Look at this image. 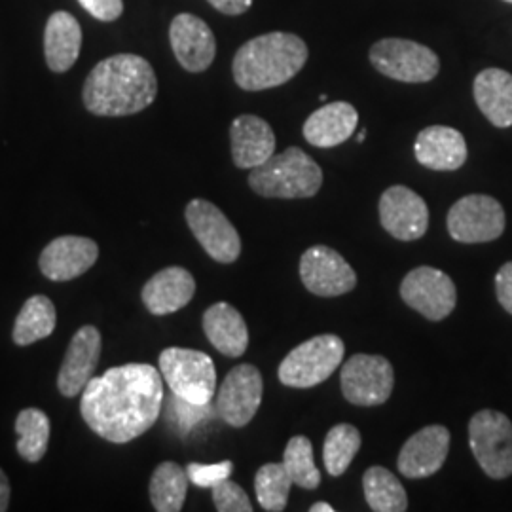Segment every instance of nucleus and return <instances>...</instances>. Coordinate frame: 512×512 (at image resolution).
<instances>
[{
  "instance_id": "1",
  "label": "nucleus",
  "mask_w": 512,
  "mask_h": 512,
  "mask_svg": "<svg viewBox=\"0 0 512 512\" xmlns=\"http://www.w3.org/2000/svg\"><path fill=\"white\" fill-rule=\"evenodd\" d=\"M164 406L162 372L152 365L129 363L93 376L82 391L80 412L101 439L126 444L158 421Z\"/></svg>"
},
{
  "instance_id": "2",
  "label": "nucleus",
  "mask_w": 512,
  "mask_h": 512,
  "mask_svg": "<svg viewBox=\"0 0 512 512\" xmlns=\"http://www.w3.org/2000/svg\"><path fill=\"white\" fill-rule=\"evenodd\" d=\"M158 95V78L145 57L118 54L95 65L84 84V105L97 116H129Z\"/></svg>"
},
{
  "instance_id": "3",
  "label": "nucleus",
  "mask_w": 512,
  "mask_h": 512,
  "mask_svg": "<svg viewBox=\"0 0 512 512\" xmlns=\"http://www.w3.org/2000/svg\"><path fill=\"white\" fill-rule=\"evenodd\" d=\"M308 46L293 33L274 31L245 42L234 57V80L245 92H262L287 84L308 61Z\"/></svg>"
},
{
  "instance_id": "4",
  "label": "nucleus",
  "mask_w": 512,
  "mask_h": 512,
  "mask_svg": "<svg viewBox=\"0 0 512 512\" xmlns=\"http://www.w3.org/2000/svg\"><path fill=\"white\" fill-rule=\"evenodd\" d=\"M249 186L262 198H313L323 186V169L302 148L291 147L251 169Z\"/></svg>"
},
{
  "instance_id": "5",
  "label": "nucleus",
  "mask_w": 512,
  "mask_h": 512,
  "mask_svg": "<svg viewBox=\"0 0 512 512\" xmlns=\"http://www.w3.org/2000/svg\"><path fill=\"white\" fill-rule=\"evenodd\" d=\"M346 346L336 334L313 336L294 348L279 365V382L287 387L308 389L323 384L344 361Z\"/></svg>"
},
{
  "instance_id": "6",
  "label": "nucleus",
  "mask_w": 512,
  "mask_h": 512,
  "mask_svg": "<svg viewBox=\"0 0 512 512\" xmlns=\"http://www.w3.org/2000/svg\"><path fill=\"white\" fill-rule=\"evenodd\" d=\"M160 372L173 395L194 404L211 403L217 389L213 359L196 349L167 348L160 355Z\"/></svg>"
},
{
  "instance_id": "7",
  "label": "nucleus",
  "mask_w": 512,
  "mask_h": 512,
  "mask_svg": "<svg viewBox=\"0 0 512 512\" xmlns=\"http://www.w3.org/2000/svg\"><path fill=\"white\" fill-rule=\"evenodd\" d=\"M370 63L380 74L406 84H425L440 71L439 55L420 42L382 38L370 48Z\"/></svg>"
},
{
  "instance_id": "8",
  "label": "nucleus",
  "mask_w": 512,
  "mask_h": 512,
  "mask_svg": "<svg viewBox=\"0 0 512 512\" xmlns=\"http://www.w3.org/2000/svg\"><path fill=\"white\" fill-rule=\"evenodd\" d=\"M469 446L480 469L503 480L512 475V421L497 410H480L469 421Z\"/></svg>"
},
{
  "instance_id": "9",
  "label": "nucleus",
  "mask_w": 512,
  "mask_h": 512,
  "mask_svg": "<svg viewBox=\"0 0 512 512\" xmlns=\"http://www.w3.org/2000/svg\"><path fill=\"white\" fill-rule=\"evenodd\" d=\"M340 384L346 401L355 406L387 403L395 385V370L382 355L357 353L342 366Z\"/></svg>"
},
{
  "instance_id": "10",
  "label": "nucleus",
  "mask_w": 512,
  "mask_h": 512,
  "mask_svg": "<svg viewBox=\"0 0 512 512\" xmlns=\"http://www.w3.org/2000/svg\"><path fill=\"white\" fill-rule=\"evenodd\" d=\"M446 224L452 239L459 243H488L501 238L507 219L495 198L471 194L452 205Z\"/></svg>"
},
{
  "instance_id": "11",
  "label": "nucleus",
  "mask_w": 512,
  "mask_h": 512,
  "mask_svg": "<svg viewBox=\"0 0 512 512\" xmlns=\"http://www.w3.org/2000/svg\"><path fill=\"white\" fill-rule=\"evenodd\" d=\"M186 222L205 253L220 264H232L241 255V238L234 224L217 205L207 200H192L184 211Z\"/></svg>"
},
{
  "instance_id": "12",
  "label": "nucleus",
  "mask_w": 512,
  "mask_h": 512,
  "mask_svg": "<svg viewBox=\"0 0 512 512\" xmlns=\"http://www.w3.org/2000/svg\"><path fill=\"white\" fill-rule=\"evenodd\" d=\"M401 298L425 319L442 321L456 308L458 291L450 275L431 266H420L404 277Z\"/></svg>"
},
{
  "instance_id": "13",
  "label": "nucleus",
  "mask_w": 512,
  "mask_h": 512,
  "mask_svg": "<svg viewBox=\"0 0 512 512\" xmlns=\"http://www.w3.org/2000/svg\"><path fill=\"white\" fill-rule=\"evenodd\" d=\"M264 382L260 370L253 365L234 366L220 385L215 410L230 427L249 425L262 404Z\"/></svg>"
},
{
  "instance_id": "14",
  "label": "nucleus",
  "mask_w": 512,
  "mask_h": 512,
  "mask_svg": "<svg viewBox=\"0 0 512 512\" xmlns=\"http://www.w3.org/2000/svg\"><path fill=\"white\" fill-rule=\"evenodd\" d=\"M300 279L310 293L332 298L351 293L357 274L346 258L327 245L310 247L300 258Z\"/></svg>"
},
{
  "instance_id": "15",
  "label": "nucleus",
  "mask_w": 512,
  "mask_h": 512,
  "mask_svg": "<svg viewBox=\"0 0 512 512\" xmlns=\"http://www.w3.org/2000/svg\"><path fill=\"white\" fill-rule=\"evenodd\" d=\"M378 209L385 232L399 241L423 238L429 228L427 203L420 194L403 184L389 186L380 198Z\"/></svg>"
},
{
  "instance_id": "16",
  "label": "nucleus",
  "mask_w": 512,
  "mask_h": 512,
  "mask_svg": "<svg viewBox=\"0 0 512 512\" xmlns=\"http://www.w3.org/2000/svg\"><path fill=\"white\" fill-rule=\"evenodd\" d=\"M169 40L177 61L188 73H203L213 65L217 40L211 27L198 16H175L169 27Z\"/></svg>"
},
{
  "instance_id": "17",
  "label": "nucleus",
  "mask_w": 512,
  "mask_h": 512,
  "mask_svg": "<svg viewBox=\"0 0 512 512\" xmlns=\"http://www.w3.org/2000/svg\"><path fill=\"white\" fill-rule=\"evenodd\" d=\"M103 340L101 332L93 325H86L74 334L63 365L57 374L59 393L67 399H73L84 391V387L93 378V372L101 359Z\"/></svg>"
},
{
  "instance_id": "18",
  "label": "nucleus",
  "mask_w": 512,
  "mask_h": 512,
  "mask_svg": "<svg viewBox=\"0 0 512 512\" xmlns=\"http://www.w3.org/2000/svg\"><path fill=\"white\" fill-rule=\"evenodd\" d=\"M450 452V431L444 425H427L404 442L397 469L406 478L437 475Z\"/></svg>"
},
{
  "instance_id": "19",
  "label": "nucleus",
  "mask_w": 512,
  "mask_h": 512,
  "mask_svg": "<svg viewBox=\"0 0 512 512\" xmlns=\"http://www.w3.org/2000/svg\"><path fill=\"white\" fill-rule=\"evenodd\" d=\"M97 258L99 247L93 239L61 236L44 247L38 266L44 277L52 281H71L93 268Z\"/></svg>"
},
{
  "instance_id": "20",
  "label": "nucleus",
  "mask_w": 512,
  "mask_h": 512,
  "mask_svg": "<svg viewBox=\"0 0 512 512\" xmlns=\"http://www.w3.org/2000/svg\"><path fill=\"white\" fill-rule=\"evenodd\" d=\"M232 158L239 169H255L275 154L272 126L255 114H241L230 128Z\"/></svg>"
},
{
  "instance_id": "21",
  "label": "nucleus",
  "mask_w": 512,
  "mask_h": 512,
  "mask_svg": "<svg viewBox=\"0 0 512 512\" xmlns=\"http://www.w3.org/2000/svg\"><path fill=\"white\" fill-rule=\"evenodd\" d=\"M194 294V275L181 266H169L148 279L141 298L152 315H169L188 306Z\"/></svg>"
},
{
  "instance_id": "22",
  "label": "nucleus",
  "mask_w": 512,
  "mask_h": 512,
  "mask_svg": "<svg viewBox=\"0 0 512 512\" xmlns=\"http://www.w3.org/2000/svg\"><path fill=\"white\" fill-rule=\"evenodd\" d=\"M416 160L433 171H456L467 162V141L458 129L429 126L421 129L414 145Z\"/></svg>"
},
{
  "instance_id": "23",
  "label": "nucleus",
  "mask_w": 512,
  "mask_h": 512,
  "mask_svg": "<svg viewBox=\"0 0 512 512\" xmlns=\"http://www.w3.org/2000/svg\"><path fill=\"white\" fill-rule=\"evenodd\" d=\"M359 124V112L346 101L327 103L304 122L302 133L311 147L332 148L351 139Z\"/></svg>"
},
{
  "instance_id": "24",
  "label": "nucleus",
  "mask_w": 512,
  "mask_h": 512,
  "mask_svg": "<svg viewBox=\"0 0 512 512\" xmlns=\"http://www.w3.org/2000/svg\"><path fill=\"white\" fill-rule=\"evenodd\" d=\"M203 330L207 340L226 357H241L249 348V329L234 306L219 302L203 313Z\"/></svg>"
},
{
  "instance_id": "25",
  "label": "nucleus",
  "mask_w": 512,
  "mask_h": 512,
  "mask_svg": "<svg viewBox=\"0 0 512 512\" xmlns=\"http://www.w3.org/2000/svg\"><path fill=\"white\" fill-rule=\"evenodd\" d=\"M82 48L80 23L69 12H55L46 23L44 55L54 73H67Z\"/></svg>"
},
{
  "instance_id": "26",
  "label": "nucleus",
  "mask_w": 512,
  "mask_h": 512,
  "mask_svg": "<svg viewBox=\"0 0 512 512\" xmlns=\"http://www.w3.org/2000/svg\"><path fill=\"white\" fill-rule=\"evenodd\" d=\"M476 105L495 128L512 126V74L503 69H486L473 84Z\"/></svg>"
},
{
  "instance_id": "27",
  "label": "nucleus",
  "mask_w": 512,
  "mask_h": 512,
  "mask_svg": "<svg viewBox=\"0 0 512 512\" xmlns=\"http://www.w3.org/2000/svg\"><path fill=\"white\" fill-rule=\"evenodd\" d=\"M57 325V313L54 302L44 296L35 294L31 296L16 317L12 338L18 346H31L38 340L48 338Z\"/></svg>"
},
{
  "instance_id": "28",
  "label": "nucleus",
  "mask_w": 512,
  "mask_h": 512,
  "mask_svg": "<svg viewBox=\"0 0 512 512\" xmlns=\"http://www.w3.org/2000/svg\"><path fill=\"white\" fill-rule=\"evenodd\" d=\"M366 503L376 512H404L408 495L401 480L385 467H370L363 475Z\"/></svg>"
},
{
  "instance_id": "29",
  "label": "nucleus",
  "mask_w": 512,
  "mask_h": 512,
  "mask_svg": "<svg viewBox=\"0 0 512 512\" xmlns=\"http://www.w3.org/2000/svg\"><path fill=\"white\" fill-rule=\"evenodd\" d=\"M188 475L175 461H164L150 478V501L158 512L183 511Z\"/></svg>"
},
{
  "instance_id": "30",
  "label": "nucleus",
  "mask_w": 512,
  "mask_h": 512,
  "mask_svg": "<svg viewBox=\"0 0 512 512\" xmlns=\"http://www.w3.org/2000/svg\"><path fill=\"white\" fill-rule=\"evenodd\" d=\"M18 454L29 463H37L46 456L50 442V420L38 408H25L16 420Z\"/></svg>"
},
{
  "instance_id": "31",
  "label": "nucleus",
  "mask_w": 512,
  "mask_h": 512,
  "mask_svg": "<svg viewBox=\"0 0 512 512\" xmlns=\"http://www.w3.org/2000/svg\"><path fill=\"white\" fill-rule=\"evenodd\" d=\"M361 450V433L351 423H338L330 429L323 446V461L329 475L342 476Z\"/></svg>"
},
{
  "instance_id": "32",
  "label": "nucleus",
  "mask_w": 512,
  "mask_h": 512,
  "mask_svg": "<svg viewBox=\"0 0 512 512\" xmlns=\"http://www.w3.org/2000/svg\"><path fill=\"white\" fill-rule=\"evenodd\" d=\"M291 476L283 463H266L255 476L256 499L260 507L268 512L285 511L291 494Z\"/></svg>"
},
{
  "instance_id": "33",
  "label": "nucleus",
  "mask_w": 512,
  "mask_h": 512,
  "mask_svg": "<svg viewBox=\"0 0 512 512\" xmlns=\"http://www.w3.org/2000/svg\"><path fill=\"white\" fill-rule=\"evenodd\" d=\"M283 467L291 476L293 484L304 490H315L321 484V473L313 459V444L308 437L296 435L287 442L283 454Z\"/></svg>"
},
{
  "instance_id": "34",
  "label": "nucleus",
  "mask_w": 512,
  "mask_h": 512,
  "mask_svg": "<svg viewBox=\"0 0 512 512\" xmlns=\"http://www.w3.org/2000/svg\"><path fill=\"white\" fill-rule=\"evenodd\" d=\"M211 414H213L211 403H188L177 395H173V399L169 401V406H167V420L171 421V425L175 429H179L183 435L184 433H190L196 425H200L202 421L207 420Z\"/></svg>"
},
{
  "instance_id": "35",
  "label": "nucleus",
  "mask_w": 512,
  "mask_h": 512,
  "mask_svg": "<svg viewBox=\"0 0 512 512\" xmlns=\"http://www.w3.org/2000/svg\"><path fill=\"white\" fill-rule=\"evenodd\" d=\"M213 490V503L219 512H251L253 505L245 490L230 478L222 480Z\"/></svg>"
},
{
  "instance_id": "36",
  "label": "nucleus",
  "mask_w": 512,
  "mask_h": 512,
  "mask_svg": "<svg viewBox=\"0 0 512 512\" xmlns=\"http://www.w3.org/2000/svg\"><path fill=\"white\" fill-rule=\"evenodd\" d=\"M234 471V463L232 461H220L213 465H202V463H190L186 467V475L192 484H196L198 488H213L222 480L230 478Z\"/></svg>"
},
{
  "instance_id": "37",
  "label": "nucleus",
  "mask_w": 512,
  "mask_h": 512,
  "mask_svg": "<svg viewBox=\"0 0 512 512\" xmlns=\"http://www.w3.org/2000/svg\"><path fill=\"white\" fill-rule=\"evenodd\" d=\"M82 8L99 21H116L124 12V0H78Z\"/></svg>"
},
{
  "instance_id": "38",
  "label": "nucleus",
  "mask_w": 512,
  "mask_h": 512,
  "mask_svg": "<svg viewBox=\"0 0 512 512\" xmlns=\"http://www.w3.org/2000/svg\"><path fill=\"white\" fill-rule=\"evenodd\" d=\"M495 294L503 310L512 315V262L501 266V270L495 275Z\"/></svg>"
},
{
  "instance_id": "39",
  "label": "nucleus",
  "mask_w": 512,
  "mask_h": 512,
  "mask_svg": "<svg viewBox=\"0 0 512 512\" xmlns=\"http://www.w3.org/2000/svg\"><path fill=\"white\" fill-rule=\"evenodd\" d=\"M207 2L224 16H241L253 6V0H207Z\"/></svg>"
},
{
  "instance_id": "40",
  "label": "nucleus",
  "mask_w": 512,
  "mask_h": 512,
  "mask_svg": "<svg viewBox=\"0 0 512 512\" xmlns=\"http://www.w3.org/2000/svg\"><path fill=\"white\" fill-rule=\"evenodd\" d=\"M10 482L8 476L4 475V471L0 469V512L8 511L10 507Z\"/></svg>"
},
{
  "instance_id": "41",
  "label": "nucleus",
  "mask_w": 512,
  "mask_h": 512,
  "mask_svg": "<svg viewBox=\"0 0 512 512\" xmlns=\"http://www.w3.org/2000/svg\"><path fill=\"white\" fill-rule=\"evenodd\" d=\"M310 512H334V507L329 503H315L311 505Z\"/></svg>"
},
{
  "instance_id": "42",
  "label": "nucleus",
  "mask_w": 512,
  "mask_h": 512,
  "mask_svg": "<svg viewBox=\"0 0 512 512\" xmlns=\"http://www.w3.org/2000/svg\"><path fill=\"white\" fill-rule=\"evenodd\" d=\"M365 135H366V131H361V133H359V137H357V141H359V143H363V139H365Z\"/></svg>"
},
{
  "instance_id": "43",
  "label": "nucleus",
  "mask_w": 512,
  "mask_h": 512,
  "mask_svg": "<svg viewBox=\"0 0 512 512\" xmlns=\"http://www.w3.org/2000/svg\"><path fill=\"white\" fill-rule=\"evenodd\" d=\"M505 2H511V4H512V0H505Z\"/></svg>"
}]
</instances>
